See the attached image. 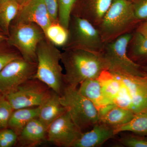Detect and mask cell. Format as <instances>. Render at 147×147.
<instances>
[{
    "label": "cell",
    "mask_w": 147,
    "mask_h": 147,
    "mask_svg": "<svg viewBox=\"0 0 147 147\" xmlns=\"http://www.w3.org/2000/svg\"><path fill=\"white\" fill-rule=\"evenodd\" d=\"M113 129L115 135L124 131H129L147 137V112L136 114L127 123Z\"/></svg>",
    "instance_id": "44dd1931"
},
{
    "label": "cell",
    "mask_w": 147,
    "mask_h": 147,
    "mask_svg": "<svg viewBox=\"0 0 147 147\" xmlns=\"http://www.w3.org/2000/svg\"><path fill=\"white\" fill-rule=\"evenodd\" d=\"M36 56L37 66L34 78L60 95L65 87L60 64L61 52L46 36L38 45Z\"/></svg>",
    "instance_id": "277c9868"
},
{
    "label": "cell",
    "mask_w": 147,
    "mask_h": 147,
    "mask_svg": "<svg viewBox=\"0 0 147 147\" xmlns=\"http://www.w3.org/2000/svg\"><path fill=\"white\" fill-rule=\"evenodd\" d=\"M67 30L68 38L63 50L80 49L102 53L105 43L97 28L88 21L71 15Z\"/></svg>",
    "instance_id": "ba28073f"
},
{
    "label": "cell",
    "mask_w": 147,
    "mask_h": 147,
    "mask_svg": "<svg viewBox=\"0 0 147 147\" xmlns=\"http://www.w3.org/2000/svg\"><path fill=\"white\" fill-rule=\"evenodd\" d=\"M75 1L76 0H57L58 22L67 30L71 10Z\"/></svg>",
    "instance_id": "d4e9b609"
},
{
    "label": "cell",
    "mask_w": 147,
    "mask_h": 147,
    "mask_svg": "<svg viewBox=\"0 0 147 147\" xmlns=\"http://www.w3.org/2000/svg\"><path fill=\"white\" fill-rule=\"evenodd\" d=\"M99 112V122L113 128L127 123L136 114L128 109L114 105H107Z\"/></svg>",
    "instance_id": "e0dca14e"
},
{
    "label": "cell",
    "mask_w": 147,
    "mask_h": 147,
    "mask_svg": "<svg viewBox=\"0 0 147 147\" xmlns=\"http://www.w3.org/2000/svg\"><path fill=\"white\" fill-rule=\"evenodd\" d=\"M136 30L142 34L147 36V21L142 22L137 27Z\"/></svg>",
    "instance_id": "4dcf8cb0"
},
{
    "label": "cell",
    "mask_w": 147,
    "mask_h": 147,
    "mask_svg": "<svg viewBox=\"0 0 147 147\" xmlns=\"http://www.w3.org/2000/svg\"><path fill=\"white\" fill-rule=\"evenodd\" d=\"M78 89L83 96L93 102L99 111L107 106L102 84L98 78L85 80L80 84Z\"/></svg>",
    "instance_id": "d6986e66"
},
{
    "label": "cell",
    "mask_w": 147,
    "mask_h": 147,
    "mask_svg": "<svg viewBox=\"0 0 147 147\" xmlns=\"http://www.w3.org/2000/svg\"><path fill=\"white\" fill-rule=\"evenodd\" d=\"M12 22L35 23L41 27L45 33L53 23L43 0H28L21 6Z\"/></svg>",
    "instance_id": "7c38bea8"
},
{
    "label": "cell",
    "mask_w": 147,
    "mask_h": 147,
    "mask_svg": "<svg viewBox=\"0 0 147 147\" xmlns=\"http://www.w3.org/2000/svg\"><path fill=\"white\" fill-rule=\"evenodd\" d=\"M37 63L22 57L7 64L0 71V95L5 96L27 80L34 78Z\"/></svg>",
    "instance_id": "30bf717a"
},
{
    "label": "cell",
    "mask_w": 147,
    "mask_h": 147,
    "mask_svg": "<svg viewBox=\"0 0 147 147\" xmlns=\"http://www.w3.org/2000/svg\"><path fill=\"white\" fill-rule=\"evenodd\" d=\"M60 95L51 90L48 97L39 106L38 119L46 129L51 123L67 110L60 101Z\"/></svg>",
    "instance_id": "9a60e30c"
},
{
    "label": "cell",
    "mask_w": 147,
    "mask_h": 147,
    "mask_svg": "<svg viewBox=\"0 0 147 147\" xmlns=\"http://www.w3.org/2000/svg\"><path fill=\"white\" fill-rule=\"evenodd\" d=\"M13 109L4 96L0 95V129L8 127V123Z\"/></svg>",
    "instance_id": "484cf974"
},
{
    "label": "cell",
    "mask_w": 147,
    "mask_h": 147,
    "mask_svg": "<svg viewBox=\"0 0 147 147\" xmlns=\"http://www.w3.org/2000/svg\"><path fill=\"white\" fill-rule=\"evenodd\" d=\"M51 90L43 82L33 78L24 82L5 96L13 110H17L40 106Z\"/></svg>",
    "instance_id": "9c48e42d"
},
{
    "label": "cell",
    "mask_w": 147,
    "mask_h": 147,
    "mask_svg": "<svg viewBox=\"0 0 147 147\" xmlns=\"http://www.w3.org/2000/svg\"><path fill=\"white\" fill-rule=\"evenodd\" d=\"M140 24L135 16L132 2L127 0H113L102 21L96 28L105 43L133 32Z\"/></svg>",
    "instance_id": "3957f363"
},
{
    "label": "cell",
    "mask_w": 147,
    "mask_h": 147,
    "mask_svg": "<svg viewBox=\"0 0 147 147\" xmlns=\"http://www.w3.org/2000/svg\"><path fill=\"white\" fill-rule=\"evenodd\" d=\"M53 22H58V7L57 0H43Z\"/></svg>",
    "instance_id": "f546056e"
},
{
    "label": "cell",
    "mask_w": 147,
    "mask_h": 147,
    "mask_svg": "<svg viewBox=\"0 0 147 147\" xmlns=\"http://www.w3.org/2000/svg\"><path fill=\"white\" fill-rule=\"evenodd\" d=\"M127 1H129L131 2H133V1H134L135 0H127Z\"/></svg>",
    "instance_id": "e575fe53"
},
{
    "label": "cell",
    "mask_w": 147,
    "mask_h": 147,
    "mask_svg": "<svg viewBox=\"0 0 147 147\" xmlns=\"http://www.w3.org/2000/svg\"><path fill=\"white\" fill-rule=\"evenodd\" d=\"M40 107L21 108L13 110L8 123V127L15 131L18 136L28 123L38 118Z\"/></svg>",
    "instance_id": "ffe728a7"
},
{
    "label": "cell",
    "mask_w": 147,
    "mask_h": 147,
    "mask_svg": "<svg viewBox=\"0 0 147 147\" xmlns=\"http://www.w3.org/2000/svg\"><path fill=\"white\" fill-rule=\"evenodd\" d=\"M113 0H76L71 16L85 19L96 27L110 8Z\"/></svg>",
    "instance_id": "4fadbf2b"
},
{
    "label": "cell",
    "mask_w": 147,
    "mask_h": 147,
    "mask_svg": "<svg viewBox=\"0 0 147 147\" xmlns=\"http://www.w3.org/2000/svg\"><path fill=\"white\" fill-rule=\"evenodd\" d=\"M46 36L42 28L36 24L12 22L7 41L18 50L25 60L37 63V47Z\"/></svg>",
    "instance_id": "8992f818"
},
{
    "label": "cell",
    "mask_w": 147,
    "mask_h": 147,
    "mask_svg": "<svg viewBox=\"0 0 147 147\" xmlns=\"http://www.w3.org/2000/svg\"><path fill=\"white\" fill-rule=\"evenodd\" d=\"M18 136L11 129H0V147H11L16 144Z\"/></svg>",
    "instance_id": "83f0119b"
},
{
    "label": "cell",
    "mask_w": 147,
    "mask_h": 147,
    "mask_svg": "<svg viewBox=\"0 0 147 147\" xmlns=\"http://www.w3.org/2000/svg\"><path fill=\"white\" fill-rule=\"evenodd\" d=\"M83 133L67 110L47 128V141L58 146L72 147Z\"/></svg>",
    "instance_id": "8fae6325"
},
{
    "label": "cell",
    "mask_w": 147,
    "mask_h": 147,
    "mask_svg": "<svg viewBox=\"0 0 147 147\" xmlns=\"http://www.w3.org/2000/svg\"><path fill=\"white\" fill-rule=\"evenodd\" d=\"M107 105H114L135 114L147 112V74L133 76L108 70L99 76Z\"/></svg>",
    "instance_id": "6da1fadb"
},
{
    "label": "cell",
    "mask_w": 147,
    "mask_h": 147,
    "mask_svg": "<svg viewBox=\"0 0 147 147\" xmlns=\"http://www.w3.org/2000/svg\"><path fill=\"white\" fill-rule=\"evenodd\" d=\"M47 140V129L38 118L33 119L26 125L18 136L17 142L21 146L33 147Z\"/></svg>",
    "instance_id": "2e32d148"
},
{
    "label": "cell",
    "mask_w": 147,
    "mask_h": 147,
    "mask_svg": "<svg viewBox=\"0 0 147 147\" xmlns=\"http://www.w3.org/2000/svg\"><path fill=\"white\" fill-rule=\"evenodd\" d=\"M127 52L129 57L134 62L142 66H147V36L134 30Z\"/></svg>",
    "instance_id": "ac0fdd59"
},
{
    "label": "cell",
    "mask_w": 147,
    "mask_h": 147,
    "mask_svg": "<svg viewBox=\"0 0 147 147\" xmlns=\"http://www.w3.org/2000/svg\"><path fill=\"white\" fill-rule=\"evenodd\" d=\"M133 32L123 35L111 42L105 43L102 54L107 70L113 73L144 76L146 74L142 66L134 62L127 54V45Z\"/></svg>",
    "instance_id": "52a82bcc"
},
{
    "label": "cell",
    "mask_w": 147,
    "mask_h": 147,
    "mask_svg": "<svg viewBox=\"0 0 147 147\" xmlns=\"http://www.w3.org/2000/svg\"><path fill=\"white\" fill-rule=\"evenodd\" d=\"M60 99L70 113L74 122L83 132L99 121L97 107L81 94L77 88L65 86Z\"/></svg>",
    "instance_id": "5b68a950"
},
{
    "label": "cell",
    "mask_w": 147,
    "mask_h": 147,
    "mask_svg": "<svg viewBox=\"0 0 147 147\" xmlns=\"http://www.w3.org/2000/svg\"><path fill=\"white\" fill-rule=\"evenodd\" d=\"M115 135L113 127L99 121L91 129L83 132L72 147H98Z\"/></svg>",
    "instance_id": "5bb4252c"
},
{
    "label": "cell",
    "mask_w": 147,
    "mask_h": 147,
    "mask_svg": "<svg viewBox=\"0 0 147 147\" xmlns=\"http://www.w3.org/2000/svg\"><path fill=\"white\" fill-rule=\"evenodd\" d=\"M61 63L65 73V86L77 88L85 80L99 78L107 66L102 53H96L80 49L63 50Z\"/></svg>",
    "instance_id": "7a4b0ae2"
},
{
    "label": "cell",
    "mask_w": 147,
    "mask_h": 147,
    "mask_svg": "<svg viewBox=\"0 0 147 147\" xmlns=\"http://www.w3.org/2000/svg\"><path fill=\"white\" fill-rule=\"evenodd\" d=\"M132 4L135 16L139 23L147 21V0H135Z\"/></svg>",
    "instance_id": "f1b7e54d"
},
{
    "label": "cell",
    "mask_w": 147,
    "mask_h": 147,
    "mask_svg": "<svg viewBox=\"0 0 147 147\" xmlns=\"http://www.w3.org/2000/svg\"><path fill=\"white\" fill-rule=\"evenodd\" d=\"M21 57L18 50L9 45L7 40L0 42V71L11 61Z\"/></svg>",
    "instance_id": "cb8c5ba5"
},
{
    "label": "cell",
    "mask_w": 147,
    "mask_h": 147,
    "mask_svg": "<svg viewBox=\"0 0 147 147\" xmlns=\"http://www.w3.org/2000/svg\"><path fill=\"white\" fill-rule=\"evenodd\" d=\"M21 5L15 1L0 3V30L8 36L11 22L18 13Z\"/></svg>",
    "instance_id": "7402d4cb"
},
{
    "label": "cell",
    "mask_w": 147,
    "mask_h": 147,
    "mask_svg": "<svg viewBox=\"0 0 147 147\" xmlns=\"http://www.w3.org/2000/svg\"><path fill=\"white\" fill-rule=\"evenodd\" d=\"M142 68L146 74H147V66H142Z\"/></svg>",
    "instance_id": "836d02e7"
},
{
    "label": "cell",
    "mask_w": 147,
    "mask_h": 147,
    "mask_svg": "<svg viewBox=\"0 0 147 147\" xmlns=\"http://www.w3.org/2000/svg\"><path fill=\"white\" fill-rule=\"evenodd\" d=\"M7 36L0 30V42L7 39Z\"/></svg>",
    "instance_id": "d6a6232c"
},
{
    "label": "cell",
    "mask_w": 147,
    "mask_h": 147,
    "mask_svg": "<svg viewBox=\"0 0 147 147\" xmlns=\"http://www.w3.org/2000/svg\"><path fill=\"white\" fill-rule=\"evenodd\" d=\"M28 1V0H0V3L7 1H13L18 3L21 6L24 5Z\"/></svg>",
    "instance_id": "1f68e13d"
},
{
    "label": "cell",
    "mask_w": 147,
    "mask_h": 147,
    "mask_svg": "<svg viewBox=\"0 0 147 147\" xmlns=\"http://www.w3.org/2000/svg\"><path fill=\"white\" fill-rule=\"evenodd\" d=\"M45 35L57 47H62L68 38V30L59 22H53L47 28Z\"/></svg>",
    "instance_id": "603a6c76"
},
{
    "label": "cell",
    "mask_w": 147,
    "mask_h": 147,
    "mask_svg": "<svg viewBox=\"0 0 147 147\" xmlns=\"http://www.w3.org/2000/svg\"><path fill=\"white\" fill-rule=\"evenodd\" d=\"M119 143L127 147H147V137L133 133L121 137Z\"/></svg>",
    "instance_id": "4316f807"
}]
</instances>
